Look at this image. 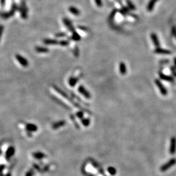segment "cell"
<instances>
[{
  "label": "cell",
  "instance_id": "obj_1",
  "mask_svg": "<svg viewBox=\"0 0 176 176\" xmlns=\"http://www.w3.org/2000/svg\"><path fill=\"white\" fill-rule=\"evenodd\" d=\"M53 88L54 89V90H55V91H56V92H57L59 94V95H61L62 97H64V98H65V99L68 100V101L72 103V104H73L74 106H75L76 108H78V109H81V110H82L83 111H85V112H86V111H88V110H86V109H83V108H82L79 104H78V103H77L75 102L74 101V100H72V98H71L70 97H69V95L66 93H65L62 90H61V89H60V88H58V86H57L55 85H53Z\"/></svg>",
  "mask_w": 176,
  "mask_h": 176
},
{
  "label": "cell",
  "instance_id": "obj_2",
  "mask_svg": "<svg viewBox=\"0 0 176 176\" xmlns=\"http://www.w3.org/2000/svg\"><path fill=\"white\" fill-rule=\"evenodd\" d=\"M155 84L156 85L157 87L158 88L159 90H160V93L162 95H168V90L167 89L165 88L164 86L160 82V81L158 79L155 80Z\"/></svg>",
  "mask_w": 176,
  "mask_h": 176
},
{
  "label": "cell",
  "instance_id": "obj_3",
  "mask_svg": "<svg viewBox=\"0 0 176 176\" xmlns=\"http://www.w3.org/2000/svg\"><path fill=\"white\" fill-rule=\"evenodd\" d=\"M176 159L172 158L171 160H170L167 163H165L164 165L161 166V169H161V172H165V171H166L168 169H169L170 168L172 167V166H173V165L174 164H176Z\"/></svg>",
  "mask_w": 176,
  "mask_h": 176
},
{
  "label": "cell",
  "instance_id": "obj_4",
  "mask_svg": "<svg viewBox=\"0 0 176 176\" xmlns=\"http://www.w3.org/2000/svg\"><path fill=\"white\" fill-rule=\"evenodd\" d=\"M15 58H16L17 60L20 64L21 65L24 67H27L29 66V62L27 61V58H25L22 55L19 54H17L15 55Z\"/></svg>",
  "mask_w": 176,
  "mask_h": 176
},
{
  "label": "cell",
  "instance_id": "obj_5",
  "mask_svg": "<svg viewBox=\"0 0 176 176\" xmlns=\"http://www.w3.org/2000/svg\"><path fill=\"white\" fill-rule=\"evenodd\" d=\"M176 152V138L174 137H172L170 139V144L169 152L171 154H174Z\"/></svg>",
  "mask_w": 176,
  "mask_h": 176
},
{
  "label": "cell",
  "instance_id": "obj_6",
  "mask_svg": "<svg viewBox=\"0 0 176 176\" xmlns=\"http://www.w3.org/2000/svg\"><path fill=\"white\" fill-rule=\"evenodd\" d=\"M78 91L80 92V93H81L82 95H84L87 99H90L91 98L90 94L83 86L80 85L78 88Z\"/></svg>",
  "mask_w": 176,
  "mask_h": 176
},
{
  "label": "cell",
  "instance_id": "obj_7",
  "mask_svg": "<svg viewBox=\"0 0 176 176\" xmlns=\"http://www.w3.org/2000/svg\"><path fill=\"white\" fill-rule=\"evenodd\" d=\"M25 128L28 133L35 132L38 130V127L35 124L32 123H27L25 125Z\"/></svg>",
  "mask_w": 176,
  "mask_h": 176
},
{
  "label": "cell",
  "instance_id": "obj_8",
  "mask_svg": "<svg viewBox=\"0 0 176 176\" xmlns=\"http://www.w3.org/2000/svg\"><path fill=\"white\" fill-rule=\"evenodd\" d=\"M15 153V149L13 146H10V147L8 148V149H7V152H6V155L5 157L6 159L7 160H9L11 157L13 156Z\"/></svg>",
  "mask_w": 176,
  "mask_h": 176
},
{
  "label": "cell",
  "instance_id": "obj_9",
  "mask_svg": "<svg viewBox=\"0 0 176 176\" xmlns=\"http://www.w3.org/2000/svg\"><path fill=\"white\" fill-rule=\"evenodd\" d=\"M65 124H66L65 121H64V120H60L59 121L55 122L52 125V127L53 129L56 130V129H58V128H61L62 127V126H65Z\"/></svg>",
  "mask_w": 176,
  "mask_h": 176
},
{
  "label": "cell",
  "instance_id": "obj_10",
  "mask_svg": "<svg viewBox=\"0 0 176 176\" xmlns=\"http://www.w3.org/2000/svg\"><path fill=\"white\" fill-rule=\"evenodd\" d=\"M159 76H160L161 79L164 80V81L171 82H173L174 81V79L173 78V77L170 76V75H166L162 73H159Z\"/></svg>",
  "mask_w": 176,
  "mask_h": 176
},
{
  "label": "cell",
  "instance_id": "obj_11",
  "mask_svg": "<svg viewBox=\"0 0 176 176\" xmlns=\"http://www.w3.org/2000/svg\"><path fill=\"white\" fill-rule=\"evenodd\" d=\"M119 71L122 75H125L127 73V68L126 64L123 62H121L119 64Z\"/></svg>",
  "mask_w": 176,
  "mask_h": 176
},
{
  "label": "cell",
  "instance_id": "obj_12",
  "mask_svg": "<svg viewBox=\"0 0 176 176\" xmlns=\"http://www.w3.org/2000/svg\"><path fill=\"white\" fill-rule=\"evenodd\" d=\"M154 53L157 54H170L172 53V52L169 50H166V49H161L160 48V47H157L154 50Z\"/></svg>",
  "mask_w": 176,
  "mask_h": 176
},
{
  "label": "cell",
  "instance_id": "obj_13",
  "mask_svg": "<svg viewBox=\"0 0 176 176\" xmlns=\"http://www.w3.org/2000/svg\"><path fill=\"white\" fill-rule=\"evenodd\" d=\"M35 50L38 53H48L49 50L47 48L42 46H35Z\"/></svg>",
  "mask_w": 176,
  "mask_h": 176
},
{
  "label": "cell",
  "instance_id": "obj_14",
  "mask_svg": "<svg viewBox=\"0 0 176 176\" xmlns=\"http://www.w3.org/2000/svg\"><path fill=\"white\" fill-rule=\"evenodd\" d=\"M151 38H152L153 42L154 45L156 46L157 47H159V46H160V42H159V40L157 35L154 33H152L151 34Z\"/></svg>",
  "mask_w": 176,
  "mask_h": 176
},
{
  "label": "cell",
  "instance_id": "obj_15",
  "mask_svg": "<svg viewBox=\"0 0 176 176\" xmlns=\"http://www.w3.org/2000/svg\"><path fill=\"white\" fill-rule=\"evenodd\" d=\"M33 156L34 158L38 159V160H41L43 158H44L45 157V155L43 153L40 152H37L35 153H33Z\"/></svg>",
  "mask_w": 176,
  "mask_h": 176
},
{
  "label": "cell",
  "instance_id": "obj_16",
  "mask_svg": "<svg viewBox=\"0 0 176 176\" xmlns=\"http://www.w3.org/2000/svg\"><path fill=\"white\" fill-rule=\"evenodd\" d=\"M78 81V79L77 78H76V77H70V78L69 79V85L72 86V87H73V86H74L75 85H76Z\"/></svg>",
  "mask_w": 176,
  "mask_h": 176
},
{
  "label": "cell",
  "instance_id": "obj_17",
  "mask_svg": "<svg viewBox=\"0 0 176 176\" xmlns=\"http://www.w3.org/2000/svg\"><path fill=\"white\" fill-rule=\"evenodd\" d=\"M44 43L46 45H57L58 44V42L57 40L53 39H45Z\"/></svg>",
  "mask_w": 176,
  "mask_h": 176
},
{
  "label": "cell",
  "instance_id": "obj_18",
  "mask_svg": "<svg viewBox=\"0 0 176 176\" xmlns=\"http://www.w3.org/2000/svg\"><path fill=\"white\" fill-rule=\"evenodd\" d=\"M52 97H53V99L55 101H56L57 102L59 103L60 105H62V106H64V108H66V109H69V107H68V105H66L64 103L62 102H61V101H60V100L59 99H58V98H57V97H54V96H53H53H52Z\"/></svg>",
  "mask_w": 176,
  "mask_h": 176
},
{
  "label": "cell",
  "instance_id": "obj_19",
  "mask_svg": "<svg viewBox=\"0 0 176 176\" xmlns=\"http://www.w3.org/2000/svg\"><path fill=\"white\" fill-rule=\"evenodd\" d=\"M81 122L83 124V125L85 126H88L90 124V119L89 118H84V119H82L81 120Z\"/></svg>",
  "mask_w": 176,
  "mask_h": 176
},
{
  "label": "cell",
  "instance_id": "obj_20",
  "mask_svg": "<svg viewBox=\"0 0 176 176\" xmlns=\"http://www.w3.org/2000/svg\"><path fill=\"white\" fill-rule=\"evenodd\" d=\"M70 118H71V120H72V121L74 123V125H75V127H76L77 128V129H78V128H80V126H79V125H78V123H77V122L75 121V119L74 116V115H72L70 116Z\"/></svg>",
  "mask_w": 176,
  "mask_h": 176
},
{
  "label": "cell",
  "instance_id": "obj_21",
  "mask_svg": "<svg viewBox=\"0 0 176 176\" xmlns=\"http://www.w3.org/2000/svg\"><path fill=\"white\" fill-rule=\"evenodd\" d=\"M76 116L80 119H82L84 117V112L83 111H79L76 113Z\"/></svg>",
  "mask_w": 176,
  "mask_h": 176
},
{
  "label": "cell",
  "instance_id": "obj_22",
  "mask_svg": "<svg viewBox=\"0 0 176 176\" xmlns=\"http://www.w3.org/2000/svg\"><path fill=\"white\" fill-rule=\"evenodd\" d=\"M108 171H109V172L112 175H115V173H116V170H115V169L114 168H112V167L108 168Z\"/></svg>",
  "mask_w": 176,
  "mask_h": 176
},
{
  "label": "cell",
  "instance_id": "obj_23",
  "mask_svg": "<svg viewBox=\"0 0 176 176\" xmlns=\"http://www.w3.org/2000/svg\"><path fill=\"white\" fill-rule=\"evenodd\" d=\"M34 174V169H30L27 172V173L26 174L25 176H33Z\"/></svg>",
  "mask_w": 176,
  "mask_h": 176
},
{
  "label": "cell",
  "instance_id": "obj_24",
  "mask_svg": "<svg viewBox=\"0 0 176 176\" xmlns=\"http://www.w3.org/2000/svg\"><path fill=\"white\" fill-rule=\"evenodd\" d=\"M72 38L75 41H79L80 40V36L78 34H77L76 33H74V34L72 37Z\"/></svg>",
  "mask_w": 176,
  "mask_h": 176
},
{
  "label": "cell",
  "instance_id": "obj_25",
  "mask_svg": "<svg viewBox=\"0 0 176 176\" xmlns=\"http://www.w3.org/2000/svg\"><path fill=\"white\" fill-rule=\"evenodd\" d=\"M69 42L67 41H65V40H63V41H61L60 42V44L62 46H68L69 45Z\"/></svg>",
  "mask_w": 176,
  "mask_h": 176
},
{
  "label": "cell",
  "instance_id": "obj_26",
  "mask_svg": "<svg viewBox=\"0 0 176 176\" xmlns=\"http://www.w3.org/2000/svg\"><path fill=\"white\" fill-rule=\"evenodd\" d=\"M79 50H78V47H75V50L74 51V55L76 57H78V55H79Z\"/></svg>",
  "mask_w": 176,
  "mask_h": 176
},
{
  "label": "cell",
  "instance_id": "obj_27",
  "mask_svg": "<svg viewBox=\"0 0 176 176\" xmlns=\"http://www.w3.org/2000/svg\"><path fill=\"white\" fill-rule=\"evenodd\" d=\"M170 70L171 72H172V73L173 74L174 76H175L176 77V68H174V67H173V66H172V67L170 68Z\"/></svg>",
  "mask_w": 176,
  "mask_h": 176
},
{
  "label": "cell",
  "instance_id": "obj_28",
  "mask_svg": "<svg viewBox=\"0 0 176 176\" xmlns=\"http://www.w3.org/2000/svg\"><path fill=\"white\" fill-rule=\"evenodd\" d=\"M4 27L3 26H0V40H1V37L2 36L3 32H4Z\"/></svg>",
  "mask_w": 176,
  "mask_h": 176
},
{
  "label": "cell",
  "instance_id": "obj_29",
  "mask_svg": "<svg viewBox=\"0 0 176 176\" xmlns=\"http://www.w3.org/2000/svg\"><path fill=\"white\" fill-rule=\"evenodd\" d=\"M5 168V166L4 165H0V174L2 173V172H3V170H4Z\"/></svg>",
  "mask_w": 176,
  "mask_h": 176
},
{
  "label": "cell",
  "instance_id": "obj_30",
  "mask_svg": "<svg viewBox=\"0 0 176 176\" xmlns=\"http://www.w3.org/2000/svg\"><path fill=\"white\" fill-rule=\"evenodd\" d=\"M33 168H34L35 169L37 170L38 171H40L41 170V169H40V168L39 167V166H38L37 165L35 164V163H34V164H33Z\"/></svg>",
  "mask_w": 176,
  "mask_h": 176
},
{
  "label": "cell",
  "instance_id": "obj_31",
  "mask_svg": "<svg viewBox=\"0 0 176 176\" xmlns=\"http://www.w3.org/2000/svg\"><path fill=\"white\" fill-rule=\"evenodd\" d=\"M65 35V34L64 33H59V34H55V37H64Z\"/></svg>",
  "mask_w": 176,
  "mask_h": 176
},
{
  "label": "cell",
  "instance_id": "obj_32",
  "mask_svg": "<svg viewBox=\"0 0 176 176\" xmlns=\"http://www.w3.org/2000/svg\"><path fill=\"white\" fill-rule=\"evenodd\" d=\"M174 66H175V68L176 69V57L174 58Z\"/></svg>",
  "mask_w": 176,
  "mask_h": 176
},
{
  "label": "cell",
  "instance_id": "obj_33",
  "mask_svg": "<svg viewBox=\"0 0 176 176\" xmlns=\"http://www.w3.org/2000/svg\"><path fill=\"white\" fill-rule=\"evenodd\" d=\"M6 176H11V174H8Z\"/></svg>",
  "mask_w": 176,
  "mask_h": 176
}]
</instances>
